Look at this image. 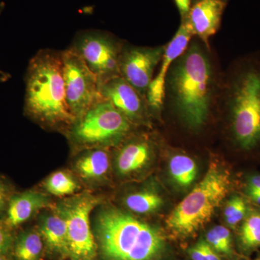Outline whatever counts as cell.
I'll use <instances>...</instances> for the list:
<instances>
[{"instance_id": "obj_1", "label": "cell", "mask_w": 260, "mask_h": 260, "mask_svg": "<svg viewBox=\"0 0 260 260\" xmlns=\"http://www.w3.org/2000/svg\"><path fill=\"white\" fill-rule=\"evenodd\" d=\"M222 75L210 46L193 37L168 72L162 110L169 109L186 129L198 134L218 107Z\"/></svg>"}, {"instance_id": "obj_2", "label": "cell", "mask_w": 260, "mask_h": 260, "mask_svg": "<svg viewBox=\"0 0 260 260\" xmlns=\"http://www.w3.org/2000/svg\"><path fill=\"white\" fill-rule=\"evenodd\" d=\"M218 107L223 108L229 136L243 152L260 149V54L235 59L222 75Z\"/></svg>"}, {"instance_id": "obj_3", "label": "cell", "mask_w": 260, "mask_h": 260, "mask_svg": "<svg viewBox=\"0 0 260 260\" xmlns=\"http://www.w3.org/2000/svg\"><path fill=\"white\" fill-rule=\"evenodd\" d=\"M93 232L102 260H162L167 254L160 229L111 205L98 210Z\"/></svg>"}, {"instance_id": "obj_4", "label": "cell", "mask_w": 260, "mask_h": 260, "mask_svg": "<svg viewBox=\"0 0 260 260\" xmlns=\"http://www.w3.org/2000/svg\"><path fill=\"white\" fill-rule=\"evenodd\" d=\"M25 80V114L41 126L65 134L75 118L66 100L61 51H38L29 61Z\"/></svg>"}, {"instance_id": "obj_5", "label": "cell", "mask_w": 260, "mask_h": 260, "mask_svg": "<svg viewBox=\"0 0 260 260\" xmlns=\"http://www.w3.org/2000/svg\"><path fill=\"white\" fill-rule=\"evenodd\" d=\"M230 185L229 172L211 162L203 179L168 217L166 223L169 230L179 237L194 235L210 221Z\"/></svg>"}, {"instance_id": "obj_6", "label": "cell", "mask_w": 260, "mask_h": 260, "mask_svg": "<svg viewBox=\"0 0 260 260\" xmlns=\"http://www.w3.org/2000/svg\"><path fill=\"white\" fill-rule=\"evenodd\" d=\"M133 125L110 102L101 98L75 119L65 135L77 150L116 146L133 131Z\"/></svg>"}, {"instance_id": "obj_7", "label": "cell", "mask_w": 260, "mask_h": 260, "mask_svg": "<svg viewBox=\"0 0 260 260\" xmlns=\"http://www.w3.org/2000/svg\"><path fill=\"white\" fill-rule=\"evenodd\" d=\"M100 202L91 193L82 192L65 198L52 207L66 224L70 259H98L90 215Z\"/></svg>"}, {"instance_id": "obj_8", "label": "cell", "mask_w": 260, "mask_h": 260, "mask_svg": "<svg viewBox=\"0 0 260 260\" xmlns=\"http://www.w3.org/2000/svg\"><path fill=\"white\" fill-rule=\"evenodd\" d=\"M125 44L109 32L89 30L78 34L71 47L95 75L100 85L121 76L119 64Z\"/></svg>"}, {"instance_id": "obj_9", "label": "cell", "mask_w": 260, "mask_h": 260, "mask_svg": "<svg viewBox=\"0 0 260 260\" xmlns=\"http://www.w3.org/2000/svg\"><path fill=\"white\" fill-rule=\"evenodd\" d=\"M61 56L67 103L75 120L102 98L99 83L73 47L61 51Z\"/></svg>"}, {"instance_id": "obj_10", "label": "cell", "mask_w": 260, "mask_h": 260, "mask_svg": "<svg viewBox=\"0 0 260 260\" xmlns=\"http://www.w3.org/2000/svg\"><path fill=\"white\" fill-rule=\"evenodd\" d=\"M165 49L166 45L149 47L127 44L123 48L119 64L120 75L145 99L154 72L160 64Z\"/></svg>"}, {"instance_id": "obj_11", "label": "cell", "mask_w": 260, "mask_h": 260, "mask_svg": "<svg viewBox=\"0 0 260 260\" xmlns=\"http://www.w3.org/2000/svg\"><path fill=\"white\" fill-rule=\"evenodd\" d=\"M193 37L194 35L187 20L183 19L175 35L166 45L158 71L147 92L146 101L150 112L155 114L161 112L168 72L174 61L186 50Z\"/></svg>"}, {"instance_id": "obj_12", "label": "cell", "mask_w": 260, "mask_h": 260, "mask_svg": "<svg viewBox=\"0 0 260 260\" xmlns=\"http://www.w3.org/2000/svg\"><path fill=\"white\" fill-rule=\"evenodd\" d=\"M103 99L111 103L133 124L146 123L149 109L146 99L121 76L116 77L99 85Z\"/></svg>"}, {"instance_id": "obj_13", "label": "cell", "mask_w": 260, "mask_h": 260, "mask_svg": "<svg viewBox=\"0 0 260 260\" xmlns=\"http://www.w3.org/2000/svg\"><path fill=\"white\" fill-rule=\"evenodd\" d=\"M226 4L223 0H199L191 4L186 19L194 37L210 46V38L220 28Z\"/></svg>"}, {"instance_id": "obj_14", "label": "cell", "mask_w": 260, "mask_h": 260, "mask_svg": "<svg viewBox=\"0 0 260 260\" xmlns=\"http://www.w3.org/2000/svg\"><path fill=\"white\" fill-rule=\"evenodd\" d=\"M121 142L116 155V170L121 177L140 172L146 167L152 155V145L146 136H131Z\"/></svg>"}, {"instance_id": "obj_15", "label": "cell", "mask_w": 260, "mask_h": 260, "mask_svg": "<svg viewBox=\"0 0 260 260\" xmlns=\"http://www.w3.org/2000/svg\"><path fill=\"white\" fill-rule=\"evenodd\" d=\"M51 201L44 193L37 190H26L14 193L2 221L11 230L20 226L39 213L41 210L49 208Z\"/></svg>"}, {"instance_id": "obj_16", "label": "cell", "mask_w": 260, "mask_h": 260, "mask_svg": "<svg viewBox=\"0 0 260 260\" xmlns=\"http://www.w3.org/2000/svg\"><path fill=\"white\" fill-rule=\"evenodd\" d=\"M48 254L59 259L69 258L66 224L55 210H46L39 216L38 229Z\"/></svg>"}, {"instance_id": "obj_17", "label": "cell", "mask_w": 260, "mask_h": 260, "mask_svg": "<svg viewBox=\"0 0 260 260\" xmlns=\"http://www.w3.org/2000/svg\"><path fill=\"white\" fill-rule=\"evenodd\" d=\"M109 148H86L79 150L75 159L74 170L86 184L98 186L107 180L110 170Z\"/></svg>"}, {"instance_id": "obj_18", "label": "cell", "mask_w": 260, "mask_h": 260, "mask_svg": "<svg viewBox=\"0 0 260 260\" xmlns=\"http://www.w3.org/2000/svg\"><path fill=\"white\" fill-rule=\"evenodd\" d=\"M44 242L37 229H25L15 236L12 256L15 260H42Z\"/></svg>"}, {"instance_id": "obj_19", "label": "cell", "mask_w": 260, "mask_h": 260, "mask_svg": "<svg viewBox=\"0 0 260 260\" xmlns=\"http://www.w3.org/2000/svg\"><path fill=\"white\" fill-rule=\"evenodd\" d=\"M169 173L179 187H189L198 176V168L194 159L184 154L173 155L169 160Z\"/></svg>"}, {"instance_id": "obj_20", "label": "cell", "mask_w": 260, "mask_h": 260, "mask_svg": "<svg viewBox=\"0 0 260 260\" xmlns=\"http://www.w3.org/2000/svg\"><path fill=\"white\" fill-rule=\"evenodd\" d=\"M239 246L249 252L260 247V211L248 210L239 234Z\"/></svg>"}, {"instance_id": "obj_21", "label": "cell", "mask_w": 260, "mask_h": 260, "mask_svg": "<svg viewBox=\"0 0 260 260\" xmlns=\"http://www.w3.org/2000/svg\"><path fill=\"white\" fill-rule=\"evenodd\" d=\"M164 203L161 197L150 190L134 191L126 195L124 204L132 213L149 214L156 211Z\"/></svg>"}, {"instance_id": "obj_22", "label": "cell", "mask_w": 260, "mask_h": 260, "mask_svg": "<svg viewBox=\"0 0 260 260\" xmlns=\"http://www.w3.org/2000/svg\"><path fill=\"white\" fill-rule=\"evenodd\" d=\"M43 186L49 194L61 198L74 195L80 189L74 176L65 170L52 173L44 181Z\"/></svg>"}, {"instance_id": "obj_23", "label": "cell", "mask_w": 260, "mask_h": 260, "mask_svg": "<svg viewBox=\"0 0 260 260\" xmlns=\"http://www.w3.org/2000/svg\"><path fill=\"white\" fill-rule=\"evenodd\" d=\"M247 212L244 200L241 197L234 196L225 205L223 210L224 218L229 226L234 228L243 221Z\"/></svg>"}, {"instance_id": "obj_24", "label": "cell", "mask_w": 260, "mask_h": 260, "mask_svg": "<svg viewBox=\"0 0 260 260\" xmlns=\"http://www.w3.org/2000/svg\"><path fill=\"white\" fill-rule=\"evenodd\" d=\"M15 234L13 231L0 220V255L10 257L12 256Z\"/></svg>"}, {"instance_id": "obj_25", "label": "cell", "mask_w": 260, "mask_h": 260, "mask_svg": "<svg viewBox=\"0 0 260 260\" xmlns=\"http://www.w3.org/2000/svg\"><path fill=\"white\" fill-rule=\"evenodd\" d=\"M14 193L11 184L3 178L0 177V218L4 216L10 198Z\"/></svg>"}, {"instance_id": "obj_26", "label": "cell", "mask_w": 260, "mask_h": 260, "mask_svg": "<svg viewBox=\"0 0 260 260\" xmlns=\"http://www.w3.org/2000/svg\"><path fill=\"white\" fill-rule=\"evenodd\" d=\"M213 229L223 244L226 255H232V240L230 231L223 225H217Z\"/></svg>"}, {"instance_id": "obj_27", "label": "cell", "mask_w": 260, "mask_h": 260, "mask_svg": "<svg viewBox=\"0 0 260 260\" xmlns=\"http://www.w3.org/2000/svg\"><path fill=\"white\" fill-rule=\"evenodd\" d=\"M205 241L212 246L213 249L218 253H221V254H225V248L220 242V239L217 235L216 233L213 230V229H210L209 232L207 233L206 236H205Z\"/></svg>"}, {"instance_id": "obj_28", "label": "cell", "mask_w": 260, "mask_h": 260, "mask_svg": "<svg viewBox=\"0 0 260 260\" xmlns=\"http://www.w3.org/2000/svg\"><path fill=\"white\" fill-rule=\"evenodd\" d=\"M203 250L204 251L205 257L207 260H221L218 254V252L212 248L205 239L200 241Z\"/></svg>"}, {"instance_id": "obj_29", "label": "cell", "mask_w": 260, "mask_h": 260, "mask_svg": "<svg viewBox=\"0 0 260 260\" xmlns=\"http://www.w3.org/2000/svg\"><path fill=\"white\" fill-rule=\"evenodd\" d=\"M179 13H180L181 20L186 18L191 6V0H174Z\"/></svg>"}, {"instance_id": "obj_30", "label": "cell", "mask_w": 260, "mask_h": 260, "mask_svg": "<svg viewBox=\"0 0 260 260\" xmlns=\"http://www.w3.org/2000/svg\"><path fill=\"white\" fill-rule=\"evenodd\" d=\"M189 254L192 260H207L200 242L189 249Z\"/></svg>"}, {"instance_id": "obj_31", "label": "cell", "mask_w": 260, "mask_h": 260, "mask_svg": "<svg viewBox=\"0 0 260 260\" xmlns=\"http://www.w3.org/2000/svg\"><path fill=\"white\" fill-rule=\"evenodd\" d=\"M247 189L260 191V176L254 175L248 179Z\"/></svg>"}, {"instance_id": "obj_32", "label": "cell", "mask_w": 260, "mask_h": 260, "mask_svg": "<svg viewBox=\"0 0 260 260\" xmlns=\"http://www.w3.org/2000/svg\"><path fill=\"white\" fill-rule=\"evenodd\" d=\"M248 195L256 204L260 205V191L247 189Z\"/></svg>"}, {"instance_id": "obj_33", "label": "cell", "mask_w": 260, "mask_h": 260, "mask_svg": "<svg viewBox=\"0 0 260 260\" xmlns=\"http://www.w3.org/2000/svg\"><path fill=\"white\" fill-rule=\"evenodd\" d=\"M4 8L5 3H0V15H1L2 12H3V10H4ZM9 78V74H7V73H5L4 72L1 71V70H0V82L6 81V80H8Z\"/></svg>"}, {"instance_id": "obj_34", "label": "cell", "mask_w": 260, "mask_h": 260, "mask_svg": "<svg viewBox=\"0 0 260 260\" xmlns=\"http://www.w3.org/2000/svg\"><path fill=\"white\" fill-rule=\"evenodd\" d=\"M0 260H10V257L6 256L0 255Z\"/></svg>"}, {"instance_id": "obj_35", "label": "cell", "mask_w": 260, "mask_h": 260, "mask_svg": "<svg viewBox=\"0 0 260 260\" xmlns=\"http://www.w3.org/2000/svg\"><path fill=\"white\" fill-rule=\"evenodd\" d=\"M197 1H199V0H191V4H192V3H195V2H197ZM223 1H225V2H228V0H223Z\"/></svg>"}, {"instance_id": "obj_36", "label": "cell", "mask_w": 260, "mask_h": 260, "mask_svg": "<svg viewBox=\"0 0 260 260\" xmlns=\"http://www.w3.org/2000/svg\"><path fill=\"white\" fill-rule=\"evenodd\" d=\"M256 260H260V257L258 258V259H256Z\"/></svg>"}]
</instances>
